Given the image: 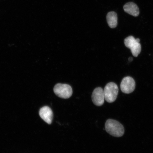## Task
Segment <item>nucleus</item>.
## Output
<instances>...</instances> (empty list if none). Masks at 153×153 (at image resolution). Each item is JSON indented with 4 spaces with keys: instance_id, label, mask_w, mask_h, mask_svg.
Instances as JSON below:
<instances>
[{
    "instance_id": "1",
    "label": "nucleus",
    "mask_w": 153,
    "mask_h": 153,
    "mask_svg": "<svg viewBox=\"0 0 153 153\" xmlns=\"http://www.w3.org/2000/svg\"><path fill=\"white\" fill-rule=\"evenodd\" d=\"M106 131L110 135L116 137L122 136L124 133L123 125L116 120L108 119L105 124Z\"/></svg>"
},
{
    "instance_id": "2",
    "label": "nucleus",
    "mask_w": 153,
    "mask_h": 153,
    "mask_svg": "<svg viewBox=\"0 0 153 153\" xmlns=\"http://www.w3.org/2000/svg\"><path fill=\"white\" fill-rule=\"evenodd\" d=\"M140 40L139 38L135 39L133 36H129L124 40L126 46L131 49L134 56L137 57L140 53L141 47L140 43Z\"/></svg>"
},
{
    "instance_id": "3",
    "label": "nucleus",
    "mask_w": 153,
    "mask_h": 153,
    "mask_svg": "<svg viewBox=\"0 0 153 153\" xmlns=\"http://www.w3.org/2000/svg\"><path fill=\"white\" fill-rule=\"evenodd\" d=\"M118 91L117 85L114 82L107 84L104 90L105 100L109 103L114 102L117 97Z\"/></svg>"
},
{
    "instance_id": "4",
    "label": "nucleus",
    "mask_w": 153,
    "mask_h": 153,
    "mask_svg": "<svg viewBox=\"0 0 153 153\" xmlns=\"http://www.w3.org/2000/svg\"><path fill=\"white\" fill-rule=\"evenodd\" d=\"M53 91L57 97L64 99L69 98L73 93L71 87L65 84H57L53 88Z\"/></svg>"
},
{
    "instance_id": "5",
    "label": "nucleus",
    "mask_w": 153,
    "mask_h": 153,
    "mask_svg": "<svg viewBox=\"0 0 153 153\" xmlns=\"http://www.w3.org/2000/svg\"><path fill=\"white\" fill-rule=\"evenodd\" d=\"M120 89L122 92L130 94L133 92L135 88V82L131 76H126L122 79L120 84Z\"/></svg>"
},
{
    "instance_id": "6",
    "label": "nucleus",
    "mask_w": 153,
    "mask_h": 153,
    "mask_svg": "<svg viewBox=\"0 0 153 153\" xmlns=\"http://www.w3.org/2000/svg\"><path fill=\"white\" fill-rule=\"evenodd\" d=\"M91 97L93 102L96 106H102L104 104L105 99L104 91L102 88H96L93 91Z\"/></svg>"
},
{
    "instance_id": "7",
    "label": "nucleus",
    "mask_w": 153,
    "mask_h": 153,
    "mask_svg": "<svg viewBox=\"0 0 153 153\" xmlns=\"http://www.w3.org/2000/svg\"><path fill=\"white\" fill-rule=\"evenodd\" d=\"M39 114L42 119L48 124L52 123L53 118V113L51 108L47 106L42 107L40 109Z\"/></svg>"
},
{
    "instance_id": "8",
    "label": "nucleus",
    "mask_w": 153,
    "mask_h": 153,
    "mask_svg": "<svg viewBox=\"0 0 153 153\" xmlns=\"http://www.w3.org/2000/svg\"><path fill=\"white\" fill-rule=\"evenodd\" d=\"M123 9L125 12L134 16H137L139 14L138 7L135 3L132 2H130L124 5Z\"/></svg>"
},
{
    "instance_id": "9",
    "label": "nucleus",
    "mask_w": 153,
    "mask_h": 153,
    "mask_svg": "<svg viewBox=\"0 0 153 153\" xmlns=\"http://www.w3.org/2000/svg\"><path fill=\"white\" fill-rule=\"evenodd\" d=\"M107 22L110 27L112 28H116L117 25V15L114 11L109 12L107 15Z\"/></svg>"
},
{
    "instance_id": "10",
    "label": "nucleus",
    "mask_w": 153,
    "mask_h": 153,
    "mask_svg": "<svg viewBox=\"0 0 153 153\" xmlns=\"http://www.w3.org/2000/svg\"><path fill=\"white\" fill-rule=\"evenodd\" d=\"M128 60L130 62H131L133 60V58L132 57H130L128 59Z\"/></svg>"
}]
</instances>
